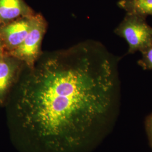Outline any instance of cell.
<instances>
[{
    "mask_svg": "<svg viewBox=\"0 0 152 152\" xmlns=\"http://www.w3.org/2000/svg\"><path fill=\"white\" fill-rule=\"evenodd\" d=\"M121 57L100 42L42 51L5 105L20 152H92L120 114Z\"/></svg>",
    "mask_w": 152,
    "mask_h": 152,
    "instance_id": "obj_1",
    "label": "cell"
},
{
    "mask_svg": "<svg viewBox=\"0 0 152 152\" xmlns=\"http://www.w3.org/2000/svg\"><path fill=\"white\" fill-rule=\"evenodd\" d=\"M146 16L126 13L122 20L114 29L116 35L124 38L128 45L127 54L147 49L152 44V27L147 22Z\"/></svg>",
    "mask_w": 152,
    "mask_h": 152,
    "instance_id": "obj_2",
    "label": "cell"
},
{
    "mask_svg": "<svg viewBox=\"0 0 152 152\" xmlns=\"http://www.w3.org/2000/svg\"><path fill=\"white\" fill-rule=\"evenodd\" d=\"M48 28L44 16L36 13L32 27L24 42L9 55L22 60L28 67H32L41 54V45Z\"/></svg>",
    "mask_w": 152,
    "mask_h": 152,
    "instance_id": "obj_3",
    "label": "cell"
},
{
    "mask_svg": "<svg viewBox=\"0 0 152 152\" xmlns=\"http://www.w3.org/2000/svg\"><path fill=\"white\" fill-rule=\"evenodd\" d=\"M35 14L20 18L0 26V40L6 55L19 48L27 38L32 27Z\"/></svg>",
    "mask_w": 152,
    "mask_h": 152,
    "instance_id": "obj_4",
    "label": "cell"
},
{
    "mask_svg": "<svg viewBox=\"0 0 152 152\" xmlns=\"http://www.w3.org/2000/svg\"><path fill=\"white\" fill-rule=\"evenodd\" d=\"M25 64L11 55L0 59V105H5L12 88L18 81Z\"/></svg>",
    "mask_w": 152,
    "mask_h": 152,
    "instance_id": "obj_5",
    "label": "cell"
},
{
    "mask_svg": "<svg viewBox=\"0 0 152 152\" xmlns=\"http://www.w3.org/2000/svg\"><path fill=\"white\" fill-rule=\"evenodd\" d=\"M35 13L24 0H0V26Z\"/></svg>",
    "mask_w": 152,
    "mask_h": 152,
    "instance_id": "obj_6",
    "label": "cell"
},
{
    "mask_svg": "<svg viewBox=\"0 0 152 152\" xmlns=\"http://www.w3.org/2000/svg\"><path fill=\"white\" fill-rule=\"evenodd\" d=\"M117 5L126 13L152 16V0H119Z\"/></svg>",
    "mask_w": 152,
    "mask_h": 152,
    "instance_id": "obj_7",
    "label": "cell"
},
{
    "mask_svg": "<svg viewBox=\"0 0 152 152\" xmlns=\"http://www.w3.org/2000/svg\"><path fill=\"white\" fill-rule=\"evenodd\" d=\"M141 57L137 60V64L143 70L152 71V44L141 52Z\"/></svg>",
    "mask_w": 152,
    "mask_h": 152,
    "instance_id": "obj_8",
    "label": "cell"
},
{
    "mask_svg": "<svg viewBox=\"0 0 152 152\" xmlns=\"http://www.w3.org/2000/svg\"><path fill=\"white\" fill-rule=\"evenodd\" d=\"M145 127L149 144L152 149V113L149 114L145 118Z\"/></svg>",
    "mask_w": 152,
    "mask_h": 152,
    "instance_id": "obj_9",
    "label": "cell"
},
{
    "mask_svg": "<svg viewBox=\"0 0 152 152\" xmlns=\"http://www.w3.org/2000/svg\"><path fill=\"white\" fill-rule=\"evenodd\" d=\"M5 55H6L5 50V48L4 47V45L2 43L1 41L0 40V59L1 58H2L4 56H5Z\"/></svg>",
    "mask_w": 152,
    "mask_h": 152,
    "instance_id": "obj_10",
    "label": "cell"
}]
</instances>
